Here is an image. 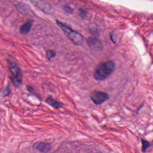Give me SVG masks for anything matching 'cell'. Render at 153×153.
Instances as JSON below:
<instances>
[{"label": "cell", "instance_id": "cell-4", "mask_svg": "<svg viewBox=\"0 0 153 153\" xmlns=\"http://www.w3.org/2000/svg\"><path fill=\"white\" fill-rule=\"evenodd\" d=\"M90 99L94 104L98 105L108 100L109 99V96L105 92L94 91L90 94Z\"/></svg>", "mask_w": 153, "mask_h": 153}, {"label": "cell", "instance_id": "cell-10", "mask_svg": "<svg viewBox=\"0 0 153 153\" xmlns=\"http://www.w3.org/2000/svg\"><path fill=\"white\" fill-rule=\"evenodd\" d=\"M57 54V53L56 51L54 50H47L46 52V56L47 58L48 59V60H50L53 57H55Z\"/></svg>", "mask_w": 153, "mask_h": 153}, {"label": "cell", "instance_id": "cell-6", "mask_svg": "<svg viewBox=\"0 0 153 153\" xmlns=\"http://www.w3.org/2000/svg\"><path fill=\"white\" fill-rule=\"evenodd\" d=\"M87 44L90 48L96 50H100L103 47L102 42L96 38H89L87 39Z\"/></svg>", "mask_w": 153, "mask_h": 153}, {"label": "cell", "instance_id": "cell-11", "mask_svg": "<svg viewBox=\"0 0 153 153\" xmlns=\"http://www.w3.org/2000/svg\"><path fill=\"white\" fill-rule=\"evenodd\" d=\"M27 90L29 91V92H30V93H33V94H34L37 97H38L39 99H40V97L39 96V95H38V94L37 93H35V90H34V89L32 87H30V86H29V85H27Z\"/></svg>", "mask_w": 153, "mask_h": 153}, {"label": "cell", "instance_id": "cell-5", "mask_svg": "<svg viewBox=\"0 0 153 153\" xmlns=\"http://www.w3.org/2000/svg\"><path fill=\"white\" fill-rule=\"evenodd\" d=\"M33 149L38 151L42 153H48L52 149V146L50 143L44 142H36L33 145Z\"/></svg>", "mask_w": 153, "mask_h": 153}, {"label": "cell", "instance_id": "cell-2", "mask_svg": "<svg viewBox=\"0 0 153 153\" xmlns=\"http://www.w3.org/2000/svg\"><path fill=\"white\" fill-rule=\"evenodd\" d=\"M57 24L61 27L62 30L64 32L65 35L75 45H81L84 41V38L79 33L72 30L71 28L66 26L65 24L57 21Z\"/></svg>", "mask_w": 153, "mask_h": 153}, {"label": "cell", "instance_id": "cell-12", "mask_svg": "<svg viewBox=\"0 0 153 153\" xmlns=\"http://www.w3.org/2000/svg\"><path fill=\"white\" fill-rule=\"evenodd\" d=\"M72 8H69V7H68V6L65 8V10L67 13H71L72 12Z\"/></svg>", "mask_w": 153, "mask_h": 153}, {"label": "cell", "instance_id": "cell-3", "mask_svg": "<svg viewBox=\"0 0 153 153\" xmlns=\"http://www.w3.org/2000/svg\"><path fill=\"white\" fill-rule=\"evenodd\" d=\"M9 69L11 74L13 75L12 79L16 87H19L22 84V74L20 68L15 63L11 62L9 63Z\"/></svg>", "mask_w": 153, "mask_h": 153}, {"label": "cell", "instance_id": "cell-9", "mask_svg": "<svg viewBox=\"0 0 153 153\" xmlns=\"http://www.w3.org/2000/svg\"><path fill=\"white\" fill-rule=\"evenodd\" d=\"M141 142H142V151L143 152H145L147 148L151 146H152V143L146 140L145 139H141Z\"/></svg>", "mask_w": 153, "mask_h": 153}, {"label": "cell", "instance_id": "cell-7", "mask_svg": "<svg viewBox=\"0 0 153 153\" xmlns=\"http://www.w3.org/2000/svg\"><path fill=\"white\" fill-rule=\"evenodd\" d=\"M45 102L55 109H60L62 108L63 105L53 99L51 96H48L45 99Z\"/></svg>", "mask_w": 153, "mask_h": 153}, {"label": "cell", "instance_id": "cell-8", "mask_svg": "<svg viewBox=\"0 0 153 153\" xmlns=\"http://www.w3.org/2000/svg\"><path fill=\"white\" fill-rule=\"evenodd\" d=\"M32 21H29L26 23H25L24 25H23L20 29V32L22 34H26L27 33L32 27Z\"/></svg>", "mask_w": 153, "mask_h": 153}, {"label": "cell", "instance_id": "cell-1", "mask_svg": "<svg viewBox=\"0 0 153 153\" xmlns=\"http://www.w3.org/2000/svg\"><path fill=\"white\" fill-rule=\"evenodd\" d=\"M115 63L112 61H106L100 63L96 68L93 76L96 80L103 81L106 79L114 71Z\"/></svg>", "mask_w": 153, "mask_h": 153}]
</instances>
